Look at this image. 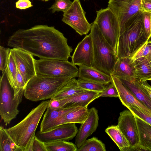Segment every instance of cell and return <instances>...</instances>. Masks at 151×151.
Here are the masks:
<instances>
[{
    "label": "cell",
    "mask_w": 151,
    "mask_h": 151,
    "mask_svg": "<svg viewBox=\"0 0 151 151\" xmlns=\"http://www.w3.org/2000/svg\"><path fill=\"white\" fill-rule=\"evenodd\" d=\"M88 107H76L62 116L58 121L56 127L66 123L82 124L88 116Z\"/></svg>",
    "instance_id": "obj_23"
},
{
    "label": "cell",
    "mask_w": 151,
    "mask_h": 151,
    "mask_svg": "<svg viewBox=\"0 0 151 151\" xmlns=\"http://www.w3.org/2000/svg\"><path fill=\"white\" fill-rule=\"evenodd\" d=\"M118 78L138 99L151 110V100L143 87L142 82L135 77Z\"/></svg>",
    "instance_id": "obj_18"
},
{
    "label": "cell",
    "mask_w": 151,
    "mask_h": 151,
    "mask_svg": "<svg viewBox=\"0 0 151 151\" xmlns=\"http://www.w3.org/2000/svg\"><path fill=\"white\" fill-rule=\"evenodd\" d=\"M72 3L70 0H55L54 3L49 9L53 13L59 11L64 13L70 8Z\"/></svg>",
    "instance_id": "obj_32"
},
{
    "label": "cell",
    "mask_w": 151,
    "mask_h": 151,
    "mask_svg": "<svg viewBox=\"0 0 151 151\" xmlns=\"http://www.w3.org/2000/svg\"><path fill=\"white\" fill-rule=\"evenodd\" d=\"M75 124H60L46 132H41L38 131L35 136L44 143L60 140L69 141L75 137L78 132V130Z\"/></svg>",
    "instance_id": "obj_14"
},
{
    "label": "cell",
    "mask_w": 151,
    "mask_h": 151,
    "mask_svg": "<svg viewBox=\"0 0 151 151\" xmlns=\"http://www.w3.org/2000/svg\"><path fill=\"white\" fill-rule=\"evenodd\" d=\"M104 90L100 93L101 97H118L119 94L114 83L111 81L107 85Z\"/></svg>",
    "instance_id": "obj_37"
},
{
    "label": "cell",
    "mask_w": 151,
    "mask_h": 151,
    "mask_svg": "<svg viewBox=\"0 0 151 151\" xmlns=\"http://www.w3.org/2000/svg\"><path fill=\"white\" fill-rule=\"evenodd\" d=\"M142 84L148 96L151 100V86L148 83L147 81L142 82Z\"/></svg>",
    "instance_id": "obj_41"
},
{
    "label": "cell",
    "mask_w": 151,
    "mask_h": 151,
    "mask_svg": "<svg viewBox=\"0 0 151 151\" xmlns=\"http://www.w3.org/2000/svg\"><path fill=\"white\" fill-rule=\"evenodd\" d=\"M7 45L40 59L68 60L73 50L62 32L54 27L43 25L17 30L9 37Z\"/></svg>",
    "instance_id": "obj_1"
},
{
    "label": "cell",
    "mask_w": 151,
    "mask_h": 151,
    "mask_svg": "<svg viewBox=\"0 0 151 151\" xmlns=\"http://www.w3.org/2000/svg\"><path fill=\"white\" fill-rule=\"evenodd\" d=\"M134 60L130 58H117L111 75L118 77H134Z\"/></svg>",
    "instance_id": "obj_22"
},
{
    "label": "cell",
    "mask_w": 151,
    "mask_h": 151,
    "mask_svg": "<svg viewBox=\"0 0 151 151\" xmlns=\"http://www.w3.org/2000/svg\"><path fill=\"white\" fill-rule=\"evenodd\" d=\"M5 72L9 82L13 90L14 94L17 89L16 78L17 68L14 59L11 53Z\"/></svg>",
    "instance_id": "obj_30"
},
{
    "label": "cell",
    "mask_w": 151,
    "mask_h": 151,
    "mask_svg": "<svg viewBox=\"0 0 151 151\" xmlns=\"http://www.w3.org/2000/svg\"><path fill=\"white\" fill-rule=\"evenodd\" d=\"M90 33L93 48L92 67L111 76L117 59L116 52L104 37L94 21L91 24Z\"/></svg>",
    "instance_id": "obj_4"
},
{
    "label": "cell",
    "mask_w": 151,
    "mask_h": 151,
    "mask_svg": "<svg viewBox=\"0 0 151 151\" xmlns=\"http://www.w3.org/2000/svg\"><path fill=\"white\" fill-rule=\"evenodd\" d=\"M85 91L79 86L77 80L73 78L63 85L51 99L60 100Z\"/></svg>",
    "instance_id": "obj_26"
},
{
    "label": "cell",
    "mask_w": 151,
    "mask_h": 151,
    "mask_svg": "<svg viewBox=\"0 0 151 151\" xmlns=\"http://www.w3.org/2000/svg\"><path fill=\"white\" fill-rule=\"evenodd\" d=\"M149 39L143 25L142 12L140 11L129 20L124 32L119 35L116 50L117 58H132Z\"/></svg>",
    "instance_id": "obj_3"
},
{
    "label": "cell",
    "mask_w": 151,
    "mask_h": 151,
    "mask_svg": "<svg viewBox=\"0 0 151 151\" xmlns=\"http://www.w3.org/2000/svg\"><path fill=\"white\" fill-rule=\"evenodd\" d=\"M151 51V40L148 41L131 58L134 61L139 58H145Z\"/></svg>",
    "instance_id": "obj_34"
},
{
    "label": "cell",
    "mask_w": 151,
    "mask_h": 151,
    "mask_svg": "<svg viewBox=\"0 0 151 151\" xmlns=\"http://www.w3.org/2000/svg\"><path fill=\"white\" fill-rule=\"evenodd\" d=\"M49 101H42L21 122L12 127L5 129L9 136L22 151H32L36 129Z\"/></svg>",
    "instance_id": "obj_2"
},
{
    "label": "cell",
    "mask_w": 151,
    "mask_h": 151,
    "mask_svg": "<svg viewBox=\"0 0 151 151\" xmlns=\"http://www.w3.org/2000/svg\"><path fill=\"white\" fill-rule=\"evenodd\" d=\"M135 116L138 128L139 141L138 145L133 148L132 151H151V125L135 115Z\"/></svg>",
    "instance_id": "obj_21"
},
{
    "label": "cell",
    "mask_w": 151,
    "mask_h": 151,
    "mask_svg": "<svg viewBox=\"0 0 151 151\" xmlns=\"http://www.w3.org/2000/svg\"><path fill=\"white\" fill-rule=\"evenodd\" d=\"M102 35L116 52L119 27L115 15L108 7L96 11L94 21Z\"/></svg>",
    "instance_id": "obj_8"
},
{
    "label": "cell",
    "mask_w": 151,
    "mask_h": 151,
    "mask_svg": "<svg viewBox=\"0 0 151 151\" xmlns=\"http://www.w3.org/2000/svg\"><path fill=\"white\" fill-rule=\"evenodd\" d=\"M99 97L100 93L85 90L60 100L51 99L48 106L54 109L88 107L90 103Z\"/></svg>",
    "instance_id": "obj_11"
},
{
    "label": "cell",
    "mask_w": 151,
    "mask_h": 151,
    "mask_svg": "<svg viewBox=\"0 0 151 151\" xmlns=\"http://www.w3.org/2000/svg\"><path fill=\"white\" fill-rule=\"evenodd\" d=\"M85 14L80 0H73L70 8L63 13L62 20L80 35H86L91 30V24L87 21Z\"/></svg>",
    "instance_id": "obj_10"
},
{
    "label": "cell",
    "mask_w": 151,
    "mask_h": 151,
    "mask_svg": "<svg viewBox=\"0 0 151 151\" xmlns=\"http://www.w3.org/2000/svg\"><path fill=\"white\" fill-rule=\"evenodd\" d=\"M135 115L151 125V115L135 106H131L128 109Z\"/></svg>",
    "instance_id": "obj_35"
},
{
    "label": "cell",
    "mask_w": 151,
    "mask_h": 151,
    "mask_svg": "<svg viewBox=\"0 0 151 151\" xmlns=\"http://www.w3.org/2000/svg\"><path fill=\"white\" fill-rule=\"evenodd\" d=\"M145 58L147 60L151 67V51Z\"/></svg>",
    "instance_id": "obj_42"
},
{
    "label": "cell",
    "mask_w": 151,
    "mask_h": 151,
    "mask_svg": "<svg viewBox=\"0 0 151 151\" xmlns=\"http://www.w3.org/2000/svg\"><path fill=\"white\" fill-rule=\"evenodd\" d=\"M0 151H22L9 136L2 126L0 127Z\"/></svg>",
    "instance_id": "obj_27"
},
{
    "label": "cell",
    "mask_w": 151,
    "mask_h": 151,
    "mask_svg": "<svg viewBox=\"0 0 151 151\" xmlns=\"http://www.w3.org/2000/svg\"><path fill=\"white\" fill-rule=\"evenodd\" d=\"M105 145L95 137L86 139L77 151H106Z\"/></svg>",
    "instance_id": "obj_29"
},
{
    "label": "cell",
    "mask_w": 151,
    "mask_h": 151,
    "mask_svg": "<svg viewBox=\"0 0 151 151\" xmlns=\"http://www.w3.org/2000/svg\"><path fill=\"white\" fill-rule=\"evenodd\" d=\"M105 131L121 151H130L129 143L117 125L108 127Z\"/></svg>",
    "instance_id": "obj_24"
},
{
    "label": "cell",
    "mask_w": 151,
    "mask_h": 151,
    "mask_svg": "<svg viewBox=\"0 0 151 151\" xmlns=\"http://www.w3.org/2000/svg\"><path fill=\"white\" fill-rule=\"evenodd\" d=\"M10 53L17 70L27 84L31 78L37 75L35 59L32 54L20 48H13L10 49Z\"/></svg>",
    "instance_id": "obj_12"
},
{
    "label": "cell",
    "mask_w": 151,
    "mask_h": 151,
    "mask_svg": "<svg viewBox=\"0 0 151 151\" xmlns=\"http://www.w3.org/2000/svg\"><path fill=\"white\" fill-rule=\"evenodd\" d=\"M150 81H151V80H150Z\"/></svg>",
    "instance_id": "obj_44"
},
{
    "label": "cell",
    "mask_w": 151,
    "mask_h": 151,
    "mask_svg": "<svg viewBox=\"0 0 151 151\" xmlns=\"http://www.w3.org/2000/svg\"><path fill=\"white\" fill-rule=\"evenodd\" d=\"M75 107L54 109L48 106L41 122L40 131L46 132L55 127L61 117Z\"/></svg>",
    "instance_id": "obj_19"
},
{
    "label": "cell",
    "mask_w": 151,
    "mask_h": 151,
    "mask_svg": "<svg viewBox=\"0 0 151 151\" xmlns=\"http://www.w3.org/2000/svg\"><path fill=\"white\" fill-rule=\"evenodd\" d=\"M42 1H49V0H41Z\"/></svg>",
    "instance_id": "obj_43"
},
{
    "label": "cell",
    "mask_w": 151,
    "mask_h": 151,
    "mask_svg": "<svg viewBox=\"0 0 151 151\" xmlns=\"http://www.w3.org/2000/svg\"><path fill=\"white\" fill-rule=\"evenodd\" d=\"M79 67L78 80L92 81L105 85L111 82V76L92 67L85 66Z\"/></svg>",
    "instance_id": "obj_20"
},
{
    "label": "cell",
    "mask_w": 151,
    "mask_h": 151,
    "mask_svg": "<svg viewBox=\"0 0 151 151\" xmlns=\"http://www.w3.org/2000/svg\"><path fill=\"white\" fill-rule=\"evenodd\" d=\"M97 110L95 107L88 109V116L82 123L76 136L75 144L78 148L96 130L99 124Z\"/></svg>",
    "instance_id": "obj_16"
},
{
    "label": "cell",
    "mask_w": 151,
    "mask_h": 151,
    "mask_svg": "<svg viewBox=\"0 0 151 151\" xmlns=\"http://www.w3.org/2000/svg\"><path fill=\"white\" fill-rule=\"evenodd\" d=\"M143 0H109L108 7L114 14L119 23V35L124 32L129 20L138 12L142 11Z\"/></svg>",
    "instance_id": "obj_9"
},
{
    "label": "cell",
    "mask_w": 151,
    "mask_h": 151,
    "mask_svg": "<svg viewBox=\"0 0 151 151\" xmlns=\"http://www.w3.org/2000/svg\"><path fill=\"white\" fill-rule=\"evenodd\" d=\"M142 12L144 26L146 34L150 39L151 37V12Z\"/></svg>",
    "instance_id": "obj_36"
},
{
    "label": "cell",
    "mask_w": 151,
    "mask_h": 151,
    "mask_svg": "<svg viewBox=\"0 0 151 151\" xmlns=\"http://www.w3.org/2000/svg\"><path fill=\"white\" fill-rule=\"evenodd\" d=\"M117 125L128 141L130 151L137 146L139 141L138 128L134 114L130 110L120 112Z\"/></svg>",
    "instance_id": "obj_13"
},
{
    "label": "cell",
    "mask_w": 151,
    "mask_h": 151,
    "mask_svg": "<svg viewBox=\"0 0 151 151\" xmlns=\"http://www.w3.org/2000/svg\"></svg>",
    "instance_id": "obj_45"
},
{
    "label": "cell",
    "mask_w": 151,
    "mask_h": 151,
    "mask_svg": "<svg viewBox=\"0 0 151 151\" xmlns=\"http://www.w3.org/2000/svg\"><path fill=\"white\" fill-rule=\"evenodd\" d=\"M47 151H77L75 144L63 140L44 143Z\"/></svg>",
    "instance_id": "obj_28"
},
{
    "label": "cell",
    "mask_w": 151,
    "mask_h": 151,
    "mask_svg": "<svg viewBox=\"0 0 151 151\" xmlns=\"http://www.w3.org/2000/svg\"><path fill=\"white\" fill-rule=\"evenodd\" d=\"M0 80V114L6 125L9 124L19 113V104L22 100L24 89L14 96L9 82L5 70L2 72Z\"/></svg>",
    "instance_id": "obj_6"
},
{
    "label": "cell",
    "mask_w": 151,
    "mask_h": 151,
    "mask_svg": "<svg viewBox=\"0 0 151 151\" xmlns=\"http://www.w3.org/2000/svg\"><path fill=\"white\" fill-rule=\"evenodd\" d=\"M72 78H54L37 75L26 84L24 95L26 99L33 101L51 99Z\"/></svg>",
    "instance_id": "obj_5"
},
{
    "label": "cell",
    "mask_w": 151,
    "mask_h": 151,
    "mask_svg": "<svg viewBox=\"0 0 151 151\" xmlns=\"http://www.w3.org/2000/svg\"><path fill=\"white\" fill-rule=\"evenodd\" d=\"M111 81L115 86L119 94L118 98L122 104L127 109L131 106L137 107L151 115V110L138 99L124 85L119 78L111 75Z\"/></svg>",
    "instance_id": "obj_17"
},
{
    "label": "cell",
    "mask_w": 151,
    "mask_h": 151,
    "mask_svg": "<svg viewBox=\"0 0 151 151\" xmlns=\"http://www.w3.org/2000/svg\"><path fill=\"white\" fill-rule=\"evenodd\" d=\"M37 75L54 78H76L78 69L68 60L40 59L35 60Z\"/></svg>",
    "instance_id": "obj_7"
},
{
    "label": "cell",
    "mask_w": 151,
    "mask_h": 151,
    "mask_svg": "<svg viewBox=\"0 0 151 151\" xmlns=\"http://www.w3.org/2000/svg\"><path fill=\"white\" fill-rule=\"evenodd\" d=\"M32 151H47L45 143L35 136L32 145Z\"/></svg>",
    "instance_id": "obj_38"
},
{
    "label": "cell",
    "mask_w": 151,
    "mask_h": 151,
    "mask_svg": "<svg viewBox=\"0 0 151 151\" xmlns=\"http://www.w3.org/2000/svg\"><path fill=\"white\" fill-rule=\"evenodd\" d=\"M10 49L9 48L0 46V70L2 72L4 71L7 67Z\"/></svg>",
    "instance_id": "obj_33"
},
{
    "label": "cell",
    "mask_w": 151,
    "mask_h": 151,
    "mask_svg": "<svg viewBox=\"0 0 151 151\" xmlns=\"http://www.w3.org/2000/svg\"><path fill=\"white\" fill-rule=\"evenodd\" d=\"M29 0H19L16 3V6L20 9H25L32 6Z\"/></svg>",
    "instance_id": "obj_39"
},
{
    "label": "cell",
    "mask_w": 151,
    "mask_h": 151,
    "mask_svg": "<svg viewBox=\"0 0 151 151\" xmlns=\"http://www.w3.org/2000/svg\"><path fill=\"white\" fill-rule=\"evenodd\" d=\"M93 58V41L90 33L78 44L71 57V62L78 66L92 67Z\"/></svg>",
    "instance_id": "obj_15"
},
{
    "label": "cell",
    "mask_w": 151,
    "mask_h": 151,
    "mask_svg": "<svg viewBox=\"0 0 151 151\" xmlns=\"http://www.w3.org/2000/svg\"><path fill=\"white\" fill-rule=\"evenodd\" d=\"M142 11L151 12V0H143Z\"/></svg>",
    "instance_id": "obj_40"
},
{
    "label": "cell",
    "mask_w": 151,
    "mask_h": 151,
    "mask_svg": "<svg viewBox=\"0 0 151 151\" xmlns=\"http://www.w3.org/2000/svg\"><path fill=\"white\" fill-rule=\"evenodd\" d=\"M134 77L143 82L151 79V67L145 58L134 61Z\"/></svg>",
    "instance_id": "obj_25"
},
{
    "label": "cell",
    "mask_w": 151,
    "mask_h": 151,
    "mask_svg": "<svg viewBox=\"0 0 151 151\" xmlns=\"http://www.w3.org/2000/svg\"><path fill=\"white\" fill-rule=\"evenodd\" d=\"M79 86L81 88L88 91L99 93L102 92L105 89V85L92 81L77 79Z\"/></svg>",
    "instance_id": "obj_31"
}]
</instances>
